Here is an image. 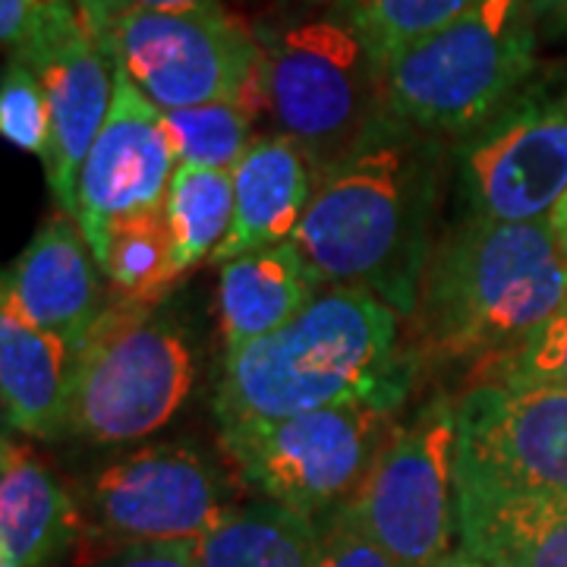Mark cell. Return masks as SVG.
Here are the masks:
<instances>
[{
  "label": "cell",
  "mask_w": 567,
  "mask_h": 567,
  "mask_svg": "<svg viewBox=\"0 0 567 567\" xmlns=\"http://www.w3.org/2000/svg\"><path fill=\"white\" fill-rule=\"evenodd\" d=\"M457 495L567 502V385H476L457 404Z\"/></svg>",
  "instance_id": "30bf717a"
},
{
  "label": "cell",
  "mask_w": 567,
  "mask_h": 567,
  "mask_svg": "<svg viewBox=\"0 0 567 567\" xmlns=\"http://www.w3.org/2000/svg\"><path fill=\"white\" fill-rule=\"evenodd\" d=\"M230 507L227 480L196 447L148 445L95 473L82 517L114 546L199 543Z\"/></svg>",
  "instance_id": "8fae6325"
},
{
  "label": "cell",
  "mask_w": 567,
  "mask_h": 567,
  "mask_svg": "<svg viewBox=\"0 0 567 567\" xmlns=\"http://www.w3.org/2000/svg\"><path fill=\"white\" fill-rule=\"evenodd\" d=\"M189 388L193 353L181 328L117 297L76 353L70 432L99 445L140 442L171 423Z\"/></svg>",
  "instance_id": "8992f818"
},
{
  "label": "cell",
  "mask_w": 567,
  "mask_h": 567,
  "mask_svg": "<svg viewBox=\"0 0 567 567\" xmlns=\"http://www.w3.org/2000/svg\"><path fill=\"white\" fill-rule=\"evenodd\" d=\"M0 130L3 140L13 142L17 148L39 155L44 162L48 155V136H51V114H48V95L41 85L39 73L22 61H7L3 82H0Z\"/></svg>",
  "instance_id": "4316f807"
},
{
  "label": "cell",
  "mask_w": 567,
  "mask_h": 567,
  "mask_svg": "<svg viewBox=\"0 0 567 567\" xmlns=\"http://www.w3.org/2000/svg\"><path fill=\"white\" fill-rule=\"evenodd\" d=\"M265 107L322 177L382 123V63L353 20L319 17L265 48Z\"/></svg>",
  "instance_id": "5b68a950"
},
{
  "label": "cell",
  "mask_w": 567,
  "mask_h": 567,
  "mask_svg": "<svg viewBox=\"0 0 567 567\" xmlns=\"http://www.w3.org/2000/svg\"><path fill=\"white\" fill-rule=\"evenodd\" d=\"M319 555L316 567H406L388 548H382L365 533L347 507H338L316 520Z\"/></svg>",
  "instance_id": "83f0119b"
},
{
  "label": "cell",
  "mask_w": 567,
  "mask_h": 567,
  "mask_svg": "<svg viewBox=\"0 0 567 567\" xmlns=\"http://www.w3.org/2000/svg\"><path fill=\"white\" fill-rule=\"evenodd\" d=\"M464 567H567V502L457 495Z\"/></svg>",
  "instance_id": "ffe728a7"
},
{
  "label": "cell",
  "mask_w": 567,
  "mask_h": 567,
  "mask_svg": "<svg viewBox=\"0 0 567 567\" xmlns=\"http://www.w3.org/2000/svg\"><path fill=\"white\" fill-rule=\"evenodd\" d=\"M256 107L244 102H212L181 111H164L177 164L234 171L252 145Z\"/></svg>",
  "instance_id": "cb8c5ba5"
},
{
  "label": "cell",
  "mask_w": 567,
  "mask_h": 567,
  "mask_svg": "<svg viewBox=\"0 0 567 567\" xmlns=\"http://www.w3.org/2000/svg\"><path fill=\"white\" fill-rule=\"evenodd\" d=\"M480 385H567V300L536 324L524 341L483 360Z\"/></svg>",
  "instance_id": "484cf974"
},
{
  "label": "cell",
  "mask_w": 567,
  "mask_h": 567,
  "mask_svg": "<svg viewBox=\"0 0 567 567\" xmlns=\"http://www.w3.org/2000/svg\"><path fill=\"white\" fill-rule=\"evenodd\" d=\"M476 0H353L350 20L385 66L394 54L461 20Z\"/></svg>",
  "instance_id": "d4e9b609"
},
{
  "label": "cell",
  "mask_w": 567,
  "mask_h": 567,
  "mask_svg": "<svg viewBox=\"0 0 567 567\" xmlns=\"http://www.w3.org/2000/svg\"><path fill=\"white\" fill-rule=\"evenodd\" d=\"M102 275L111 278L117 297L155 306L181 278L177 249L164 208L130 215L111 227Z\"/></svg>",
  "instance_id": "603a6c76"
},
{
  "label": "cell",
  "mask_w": 567,
  "mask_h": 567,
  "mask_svg": "<svg viewBox=\"0 0 567 567\" xmlns=\"http://www.w3.org/2000/svg\"><path fill=\"white\" fill-rule=\"evenodd\" d=\"M394 404L360 401L221 435L246 486L309 520L353 502L388 442Z\"/></svg>",
  "instance_id": "9c48e42d"
},
{
  "label": "cell",
  "mask_w": 567,
  "mask_h": 567,
  "mask_svg": "<svg viewBox=\"0 0 567 567\" xmlns=\"http://www.w3.org/2000/svg\"><path fill=\"white\" fill-rule=\"evenodd\" d=\"M319 529L271 502L234 505L199 539V567H316Z\"/></svg>",
  "instance_id": "44dd1931"
},
{
  "label": "cell",
  "mask_w": 567,
  "mask_h": 567,
  "mask_svg": "<svg viewBox=\"0 0 567 567\" xmlns=\"http://www.w3.org/2000/svg\"><path fill=\"white\" fill-rule=\"evenodd\" d=\"M212 0H76L82 20L89 25V32H102L111 22L133 17V13H158V10H189V7H203Z\"/></svg>",
  "instance_id": "f546056e"
},
{
  "label": "cell",
  "mask_w": 567,
  "mask_h": 567,
  "mask_svg": "<svg viewBox=\"0 0 567 567\" xmlns=\"http://www.w3.org/2000/svg\"><path fill=\"white\" fill-rule=\"evenodd\" d=\"M312 193V162L297 142L284 133L252 142L234 167V227L215 259L290 244Z\"/></svg>",
  "instance_id": "ac0fdd59"
},
{
  "label": "cell",
  "mask_w": 567,
  "mask_h": 567,
  "mask_svg": "<svg viewBox=\"0 0 567 567\" xmlns=\"http://www.w3.org/2000/svg\"><path fill=\"white\" fill-rule=\"evenodd\" d=\"M548 227H551V234H555L558 246L567 252V193L561 196V203L551 208V215H548Z\"/></svg>",
  "instance_id": "1f68e13d"
},
{
  "label": "cell",
  "mask_w": 567,
  "mask_h": 567,
  "mask_svg": "<svg viewBox=\"0 0 567 567\" xmlns=\"http://www.w3.org/2000/svg\"><path fill=\"white\" fill-rule=\"evenodd\" d=\"M567 300V252L548 221L473 218L425 265L413 316L423 353L492 360Z\"/></svg>",
  "instance_id": "3957f363"
},
{
  "label": "cell",
  "mask_w": 567,
  "mask_h": 567,
  "mask_svg": "<svg viewBox=\"0 0 567 567\" xmlns=\"http://www.w3.org/2000/svg\"><path fill=\"white\" fill-rule=\"evenodd\" d=\"M177 155L164 130V111L117 70L114 104L82 164L76 221L102 265L111 227L130 215L164 208Z\"/></svg>",
  "instance_id": "4fadbf2b"
},
{
  "label": "cell",
  "mask_w": 567,
  "mask_h": 567,
  "mask_svg": "<svg viewBox=\"0 0 567 567\" xmlns=\"http://www.w3.org/2000/svg\"><path fill=\"white\" fill-rule=\"evenodd\" d=\"M533 13H536V20H558L567 22V0H533Z\"/></svg>",
  "instance_id": "d6a6232c"
},
{
  "label": "cell",
  "mask_w": 567,
  "mask_h": 567,
  "mask_svg": "<svg viewBox=\"0 0 567 567\" xmlns=\"http://www.w3.org/2000/svg\"><path fill=\"white\" fill-rule=\"evenodd\" d=\"M114 66L162 111L212 102L265 107V48L218 0L133 13L95 32Z\"/></svg>",
  "instance_id": "ba28073f"
},
{
  "label": "cell",
  "mask_w": 567,
  "mask_h": 567,
  "mask_svg": "<svg viewBox=\"0 0 567 567\" xmlns=\"http://www.w3.org/2000/svg\"><path fill=\"white\" fill-rule=\"evenodd\" d=\"M99 259L82 227L70 215H58L41 227L3 275V300L29 322L63 338L80 353L95 319L102 316Z\"/></svg>",
  "instance_id": "9a60e30c"
},
{
  "label": "cell",
  "mask_w": 567,
  "mask_h": 567,
  "mask_svg": "<svg viewBox=\"0 0 567 567\" xmlns=\"http://www.w3.org/2000/svg\"><path fill=\"white\" fill-rule=\"evenodd\" d=\"M435 196L432 145L385 117L324 174L290 244L319 284L360 287L410 316L432 259Z\"/></svg>",
  "instance_id": "6da1fadb"
},
{
  "label": "cell",
  "mask_w": 567,
  "mask_h": 567,
  "mask_svg": "<svg viewBox=\"0 0 567 567\" xmlns=\"http://www.w3.org/2000/svg\"><path fill=\"white\" fill-rule=\"evenodd\" d=\"M398 309L360 287H328L275 334L227 353L221 435L338 404L401 406L413 369L398 353Z\"/></svg>",
  "instance_id": "7a4b0ae2"
},
{
  "label": "cell",
  "mask_w": 567,
  "mask_h": 567,
  "mask_svg": "<svg viewBox=\"0 0 567 567\" xmlns=\"http://www.w3.org/2000/svg\"><path fill=\"white\" fill-rule=\"evenodd\" d=\"M44 7L48 0H0V39L7 51L20 54L25 41L32 39Z\"/></svg>",
  "instance_id": "4dcf8cb0"
},
{
  "label": "cell",
  "mask_w": 567,
  "mask_h": 567,
  "mask_svg": "<svg viewBox=\"0 0 567 567\" xmlns=\"http://www.w3.org/2000/svg\"><path fill=\"white\" fill-rule=\"evenodd\" d=\"M92 567H199V543H126Z\"/></svg>",
  "instance_id": "f1b7e54d"
},
{
  "label": "cell",
  "mask_w": 567,
  "mask_h": 567,
  "mask_svg": "<svg viewBox=\"0 0 567 567\" xmlns=\"http://www.w3.org/2000/svg\"><path fill=\"white\" fill-rule=\"evenodd\" d=\"M533 63V0H476L382 66L385 114L423 136H470L517 99Z\"/></svg>",
  "instance_id": "277c9868"
},
{
  "label": "cell",
  "mask_w": 567,
  "mask_h": 567,
  "mask_svg": "<svg viewBox=\"0 0 567 567\" xmlns=\"http://www.w3.org/2000/svg\"><path fill=\"white\" fill-rule=\"evenodd\" d=\"M76 350L29 322L0 297V398L3 423L32 439H61L73 416Z\"/></svg>",
  "instance_id": "2e32d148"
},
{
  "label": "cell",
  "mask_w": 567,
  "mask_h": 567,
  "mask_svg": "<svg viewBox=\"0 0 567 567\" xmlns=\"http://www.w3.org/2000/svg\"><path fill=\"white\" fill-rule=\"evenodd\" d=\"M350 517L406 567L461 565L457 404L435 398L391 429Z\"/></svg>",
  "instance_id": "52a82bcc"
},
{
  "label": "cell",
  "mask_w": 567,
  "mask_h": 567,
  "mask_svg": "<svg viewBox=\"0 0 567 567\" xmlns=\"http://www.w3.org/2000/svg\"><path fill=\"white\" fill-rule=\"evenodd\" d=\"M164 212L181 275H186L215 256L234 227V171L177 164Z\"/></svg>",
  "instance_id": "7402d4cb"
},
{
  "label": "cell",
  "mask_w": 567,
  "mask_h": 567,
  "mask_svg": "<svg viewBox=\"0 0 567 567\" xmlns=\"http://www.w3.org/2000/svg\"><path fill=\"white\" fill-rule=\"evenodd\" d=\"M22 63H29L39 73L48 95V114H51V136L44 155L48 186L63 215L76 218L82 164L111 114L117 66L85 22L61 35L54 44H48L32 61Z\"/></svg>",
  "instance_id": "5bb4252c"
},
{
  "label": "cell",
  "mask_w": 567,
  "mask_h": 567,
  "mask_svg": "<svg viewBox=\"0 0 567 567\" xmlns=\"http://www.w3.org/2000/svg\"><path fill=\"white\" fill-rule=\"evenodd\" d=\"M461 177L473 218L548 221L567 193V89L514 99L470 133Z\"/></svg>",
  "instance_id": "7c38bea8"
},
{
  "label": "cell",
  "mask_w": 567,
  "mask_h": 567,
  "mask_svg": "<svg viewBox=\"0 0 567 567\" xmlns=\"http://www.w3.org/2000/svg\"><path fill=\"white\" fill-rule=\"evenodd\" d=\"M319 281L293 244L265 246L221 262L218 312L227 353L275 334L312 303Z\"/></svg>",
  "instance_id": "d6986e66"
},
{
  "label": "cell",
  "mask_w": 567,
  "mask_h": 567,
  "mask_svg": "<svg viewBox=\"0 0 567 567\" xmlns=\"http://www.w3.org/2000/svg\"><path fill=\"white\" fill-rule=\"evenodd\" d=\"M85 517L58 473L35 451L3 439L0 555L3 567H54L80 543Z\"/></svg>",
  "instance_id": "e0dca14e"
}]
</instances>
